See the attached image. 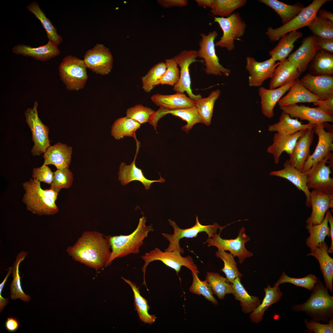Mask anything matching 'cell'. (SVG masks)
<instances>
[{
	"label": "cell",
	"mask_w": 333,
	"mask_h": 333,
	"mask_svg": "<svg viewBox=\"0 0 333 333\" xmlns=\"http://www.w3.org/2000/svg\"><path fill=\"white\" fill-rule=\"evenodd\" d=\"M318 280V278L312 274L299 278L290 277L284 271L279 279L274 284L273 286L278 287L285 283H289L298 287L305 288L309 290H312Z\"/></svg>",
	"instance_id": "49"
},
{
	"label": "cell",
	"mask_w": 333,
	"mask_h": 333,
	"mask_svg": "<svg viewBox=\"0 0 333 333\" xmlns=\"http://www.w3.org/2000/svg\"><path fill=\"white\" fill-rule=\"evenodd\" d=\"M157 2L165 8L183 7L186 6L188 4V1L186 0H158Z\"/></svg>",
	"instance_id": "59"
},
{
	"label": "cell",
	"mask_w": 333,
	"mask_h": 333,
	"mask_svg": "<svg viewBox=\"0 0 333 333\" xmlns=\"http://www.w3.org/2000/svg\"><path fill=\"white\" fill-rule=\"evenodd\" d=\"M284 168L280 170L272 171L269 175L286 179L295 185L299 191H302L306 197V205L311 207L310 193L307 186V176L305 173L297 169L292 166L286 160L283 164Z\"/></svg>",
	"instance_id": "23"
},
{
	"label": "cell",
	"mask_w": 333,
	"mask_h": 333,
	"mask_svg": "<svg viewBox=\"0 0 333 333\" xmlns=\"http://www.w3.org/2000/svg\"><path fill=\"white\" fill-rule=\"evenodd\" d=\"M294 82L273 89H267L263 87L258 89L261 98V110L263 115L269 118L274 115V109L285 93L289 90Z\"/></svg>",
	"instance_id": "30"
},
{
	"label": "cell",
	"mask_w": 333,
	"mask_h": 333,
	"mask_svg": "<svg viewBox=\"0 0 333 333\" xmlns=\"http://www.w3.org/2000/svg\"><path fill=\"white\" fill-rule=\"evenodd\" d=\"M308 27L313 35L316 36L333 39V22L329 20L316 16Z\"/></svg>",
	"instance_id": "51"
},
{
	"label": "cell",
	"mask_w": 333,
	"mask_h": 333,
	"mask_svg": "<svg viewBox=\"0 0 333 333\" xmlns=\"http://www.w3.org/2000/svg\"><path fill=\"white\" fill-rule=\"evenodd\" d=\"M216 256L224 262V266L220 270L226 276V278L232 284L236 278L240 279L243 274L239 271L234 257L230 253L225 251L218 250L215 253Z\"/></svg>",
	"instance_id": "48"
},
{
	"label": "cell",
	"mask_w": 333,
	"mask_h": 333,
	"mask_svg": "<svg viewBox=\"0 0 333 333\" xmlns=\"http://www.w3.org/2000/svg\"><path fill=\"white\" fill-rule=\"evenodd\" d=\"M150 99L156 105L166 109L186 108L195 106V101L187 96L184 93L176 92L171 95L156 94L152 95Z\"/></svg>",
	"instance_id": "32"
},
{
	"label": "cell",
	"mask_w": 333,
	"mask_h": 333,
	"mask_svg": "<svg viewBox=\"0 0 333 333\" xmlns=\"http://www.w3.org/2000/svg\"><path fill=\"white\" fill-rule=\"evenodd\" d=\"M246 0H214L211 12L214 15L227 17L235 10L245 5Z\"/></svg>",
	"instance_id": "47"
},
{
	"label": "cell",
	"mask_w": 333,
	"mask_h": 333,
	"mask_svg": "<svg viewBox=\"0 0 333 333\" xmlns=\"http://www.w3.org/2000/svg\"><path fill=\"white\" fill-rule=\"evenodd\" d=\"M54 172L47 165H43L41 166L34 168L32 170V179L51 185L52 183Z\"/></svg>",
	"instance_id": "56"
},
{
	"label": "cell",
	"mask_w": 333,
	"mask_h": 333,
	"mask_svg": "<svg viewBox=\"0 0 333 333\" xmlns=\"http://www.w3.org/2000/svg\"><path fill=\"white\" fill-rule=\"evenodd\" d=\"M87 67L83 60L68 55L64 58L59 67L61 80L68 90L83 88L88 78Z\"/></svg>",
	"instance_id": "6"
},
{
	"label": "cell",
	"mask_w": 333,
	"mask_h": 333,
	"mask_svg": "<svg viewBox=\"0 0 333 333\" xmlns=\"http://www.w3.org/2000/svg\"><path fill=\"white\" fill-rule=\"evenodd\" d=\"M206 280L218 298L224 299L227 294H233L232 284L227 279L217 273L207 272Z\"/></svg>",
	"instance_id": "44"
},
{
	"label": "cell",
	"mask_w": 333,
	"mask_h": 333,
	"mask_svg": "<svg viewBox=\"0 0 333 333\" xmlns=\"http://www.w3.org/2000/svg\"><path fill=\"white\" fill-rule=\"evenodd\" d=\"M304 323L306 329L309 331L314 333H333V319L330 320L327 324H322L312 319L309 321L306 319H304Z\"/></svg>",
	"instance_id": "55"
},
{
	"label": "cell",
	"mask_w": 333,
	"mask_h": 333,
	"mask_svg": "<svg viewBox=\"0 0 333 333\" xmlns=\"http://www.w3.org/2000/svg\"><path fill=\"white\" fill-rule=\"evenodd\" d=\"M302 42L300 47L287 59L297 67L301 74L306 71L309 63L319 50L316 37L314 35L304 38Z\"/></svg>",
	"instance_id": "19"
},
{
	"label": "cell",
	"mask_w": 333,
	"mask_h": 333,
	"mask_svg": "<svg viewBox=\"0 0 333 333\" xmlns=\"http://www.w3.org/2000/svg\"><path fill=\"white\" fill-rule=\"evenodd\" d=\"M12 266L8 268V270L5 278L0 284V312H2L4 308L6 306L9 302L8 298H5L2 295L3 289L5 286V283L7 281V279L12 273Z\"/></svg>",
	"instance_id": "60"
},
{
	"label": "cell",
	"mask_w": 333,
	"mask_h": 333,
	"mask_svg": "<svg viewBox=\"0 0 333 333\" xmlns=\"http://www.w3.org/2000/svg\"><path fill=\"white\" fill-rule=\"evenodd\" d=\"M22 186L25 191L22 201L27 211L40 216L53 215L58 212L55 202L59 192L49 188L43 189L40 182L32 178L23 183Z\"/></svg>",
	"instance_id": "2"
},
{
	"label": "cell",
	"mask_w": 333,
	"mask_h": 333,
	"mask_svg": "<svg viewBox=\"0 0 333 333\" xmlns=\"http://www.w3.org/2000/svg\"><path fill=\"white\" fill-rule=\"evenodd\" d=\"M198 6L208 7L211 9L213 5L214 0H195Z\"/></svg>",
	"instance_id": "64"
},
{
	"label": "cell",
	"mask_w": 333,
	"mask_h": 333,
	"mask_svg": "<svg viewBox=\"0 0 333 333\" xmlns=\"http://www.w3.org/2000/svg\"><path fill=\"white\" fill-rule=\"evenodd\" d=\"M246 69L249 75L248 83L251 87L261 86L264 81L271 78L279 62L277 63L272 58L263 62H258L253 57L248 56L246 58Z\"/></svg>",
	"instance_id": "17"
},
{
	"label": "cell",
	"mask_w": 333,
	"mask_h": 333,
	"mask_svg": "<svg viewBox=\"0 0 333 333\" xmlns=\"http://www.w3.org/2000/svg\"><path fill=\"white\" fill-rule=\"evenodd\" d=\"M122 279L131 287L134 293V300L135 310L137 311L140 319L144 323L151 324L157 317L154 315L148 313L149 306L147 300L140 294L139 288L136 284L128 279L121 277Z\"/></svg>",
	"instance_id": "41"
},
{
	"label": "cell",
	"mask_w": 333,
	"mask_h": 333,
	"mask_svg": "<svg viewBox=\"0 0 333 333\" xmlns=\"http://www.w3.org/2000/svg\"><path fill=\"white\" fill-rule=\"evenodd\" d=\"M28 253L27 252L24 251L19 253L16 257L12 266V273L13 280L10 285V297L12 300L19 298L24 302H29L31 300L30 296L25 294L22 289L19 271V265L24 260Z\"/></svg>",
	"instance_id": "38"
},
{
	"label": "cell",
	"mask_w": 333,
	"mask_h": 333,
	"mask_svg": "<svg viewBox=\"0 0 333 333\" xmlns=\"http://www.w3.org/2000/svg\"><path fill=\"white\" fill-rule=\"evenodd\" d=\"M313 104L323 112L333 116V97L325 100H318Z\"/></svg>",
	"instance_id": "57"
},
{
	"label": "cell",
	"mask_w": 333,
	"mask_h": 333,
	"mask_svg": "<svg viewBox=\"0 0 333 333\" xmlns=\"http://www.w3.org/2000/svg\"><path fill=\"white\" fill-rule=\"evenodd\" d=\"M38 104L36 101L31 108L26 110L25 120L32 134V139L34 145L31 151L34 156L44 153L50 146L51 141L48 137L49 128L39 118L38 113Z\"/></svg>",
	"instance_id": "11"
},
{
	"label": "cell",
	"mask_w": 333,
	"mask_h": 333,
	"mask_svg": "<svg viewBox=\"0 0 333 333\" xmlns=\"http://www.w3.org/2000/svg\"><path fill=\"white\" fill-rule=\"evenodd\" d=\"M26 8L40 21L46 31L48 39L58 46L63 41L62 37L58 34L56 28L46 17L38 3L35 1H33L28 5Z\"/></svg>",
	"instance_id": "42"
},
{
	"label": "cell",
	"mask_w": 333,
	"mask_h": 333,
	"mask_svg": "<svg viewBox=\"0 0 333 333\" xmlns=\"http://www.w3.org/2000/svg\"><path fill=\"white\" fill-rule=\"evenodd\" d=\"M319 50H321L332 54L333 53V39H328L316 36Z\"/></svg>",
	"instance_id": "58"
},
{
	"label": "cell",
	"mask_w": 333,
	"mask_h": 333,
	"mask_svg": "<svg viewBox=\"0 0 333 333\" xmlns=\"http://www.w3.org/2000/svg\"><path fill=\"white\" fill-rule=\"evenodd\" d=\"M141 125L126 116L119 118L115 121L111 127V135L117 140L124 137H132L136 142L138 140L136 136V132L140 128Z\"/></svg>",
	"instance_id": "40"
},
{
	"label": "cell",
	"mask_w": 333,
	"mask_h": 333,
	"mask_svg": "<svg viewBox=\"0 0 333 333\" xmlns=\"http://www.w3.org/2000/svg\"><path fill=\"white\" fill-rule=\"evenodd\" d=\"M192 282L189 288L190 291L194 294L202 295L215 305H217L218 302L213 296V293L207 280L205 279L204 281H201L199 278L198 274L193 272H192Z\"/></svg>",
	"instance_id": "50"
},
{
	"label": "cell",
	"mask_w": 333,
	"mask_h": 333,
	"mask_svg": "<svg viewBox=\"0 0 333 333\" xmlns=\"http://www.w3.org/2000/svg\"><path fill=\"white\" fill-rule=\"evenodd\" d=\"M110 249L105 236L97 231H86L66 251L73 260L98 270L105 267L110 257Z\"/></svg>",
	"instance_id": "1"
},
{
	"label": "cell",
	"mask_w": 333,
	"mask_h": 333,
	"mask_svg": "<svg viewBox=\"0 0 333 333\" xmlns=\"http://www.w3.org/2000/svg\"><path fill=\"white\" fill-rule=\"evenodd\" d=\"M232 284L235 299L240 302L242 311L245 314L251 313L260 303V299L258 297L251 296L248 294L240 278H236Z\"/></svg>",
	"instance_id": "37"
},
{
	"label": "cell",
	"mask_w": 333,
	"mask_h": 333,
	"mask_svg": "<svg viewBox=\"0 0 333 333\" xmlns=\"http://www.w3.org/2000/svg\"><path fill=\"white\" fill-rule=\"evenodd\" d=\"M245 229L243 226L240 230L238 236L234 239H223L220 233L215 234L212 237L208 238L204 244L208 243V246H214L218 250L229 251L234 257H237L240 264L243 263L247 257L252 256L253 253L246 248L245 244L250 240V238L246 234Z\"/></svg>",
	"instance_id": "12"
},
{
	"label": "cell",
	"mask_w": 333,
	"mask_h": 333,
	"mask_svg": "<svg viewBox=\"0 0 333 333\" xmlns=\"http://www.w3.org/2000/svg\"><path fill=\"white\" fill-rule=\"evenodd\" d=\"M304 86L320 100L333 97V76L307 74L300 80Z\"/></svg>",
	"instance_id": "21"
},
{
	"label": "cell",
	"mask_w": 333,
	"mask_h": 333,
	"mask_svg": "<svg viewBox=\"0 0 333 333\" xmlns=\"http://www.w3.org/2000/svg\"><path fill=\"white\" fill-rule=\"evenodd\" d=\"M314 125L309 122L303 124L298 119L292 118L288 114L282 111L278 122L269 125L268 130L285 135H291L301 130L313 128Z\"/></svg>",
	"instance_id": "33"
},
{
	"label": "cell",
	"mask_w": 333,
	"mask_h": 333,
	"mask_svg": "<svg viewBox=\"0 0 333 333\" xmlns=\"http://www.w3.org/2000/svg\"><path fill=\"white\" fill-rule=\"evenodd\" d=\"M169 114L179 117L186 122V124L183 126L181 129L187 133H188L196 124L199 123L203 124L195 106L176 109H169L160 107L157 110L154 111L149 122L156 132L157 124L159 120Z\"/></svg>",
	"instance_id": "18"
},
{
	"label": "cell",
	"mask_w": 333,
	"mask_h": 333,
	"mask_svg": "<svg viewBox=\"0 0 333 333\" xmlns=\"http://www.w3.org/2000/svg\"><path fill=\"white\" fill-rule=\"evenodd\" d=\"M331 212H326L323 221L320 224L312 225L307 224L306 228L310 235L306 240V245L311 251L315 248L320 243L324 241L325 237H330V231L328 226V217Z\"/></svg>",
	"instance_id": "39"
},
{
	"label": "cell",
	"mask_w": 333,
	"mask_h": 333,
	"mask_svg": "<svg viewBox=\"0 0 333 333\" xmlns=\"http://www.w3.org/2000/svg\"><path fill=\"white\" fill-rule=\"evenodd\" d=\"M333 156V153H330L305 173L307 176V186L309 189L318 190L327 194H333V179L330 176L331 169L326 165Z\"/></svg>",
	"instance_id": "13"
},
{
	"label": "cell",
	"mask_w": 333,
	"mask_h": 333,
	"mask_svg": "<svg viewBox=\"0 0 333 333\" xmlns=\"http://www.w3.org/2000/svg\"><path fill=\"white\" fill-rule=\"evenodd\" d=\"M328 222L330 225V237L331 239V245L328 249L327 252L328 253H333V217L331 212H330L328 217Z\"/></svg>",
	"instance_id": "62"
},
{
	"label": "cell",
	"mask_w": 333,
	"mask_h": 333,
	"mask_svg": "<svg viewBox=\"0 0 333 333\" xmlns=\"http://www.w3.org/2000/svg\"><path fill=\"white\" fill-rule=\"evenodd\" d=\"M312 61V69L316 75L333 76V55L332 54L318 50Z\"/></svg>",
	"instance_id": "45"
},
{
	"label": "cell",
	"mask_w": 333,
	"mask_h": 333,
	"mask_svg": "<svg viewBox=\"0 0 333 333\" xmlns=\"http://www.w3.org/2000/svg\"><path fill=\"white\" fill-rule=\"evenodd\" d=\"M19 323L16 318L10 317L8 318L5 323V326L6 330L10 332L16 331L19 328Z\"/></svg>",
	"instance_id": "61"
},
{
	"label": "cell",
	"mask_w": 333,
	"mask_h": 333,
	"mask_svg": "<svg viewBox=\"0 0 333 333\" xmlns=\"http://www.w3.org/2000/svg\"><path fill=\"white\" fill-rule=\"evenodd\" d=\"M168 221L169 224L174 229V233L173 234L162 233L163 236L169 242L167 248L165 249L164 251H178L181 253H183L184 251L179 245V241L181 239L195 237L197 236L199 233L202 232H205L208 235V238H210L216 233L218 229L222 230L227 226L222 227L216 222L214 223L213 225H202L199 222L197 216H196L195 224L192 227L187 229L179 228L174 221L168 219Z\"/></svg>",
	"instance_id": "8"
},
{
	"label": "cell",
	"mask_w": 333,
	"mask_h": 333,
	"mask_svg": "<svg viewBox=\"0 0 333 333\" xmlns=\"http://www.w3.org/2000/svg\"><path fill=\"white\" fill-rule=\"evenodd\" d=\"M265 296L261 303L250 313L249 318L251 321L258 323L262 319L265 312L272 305L278 302L281 298L282 293L279 286L272 287L268 284L264 288Z\"/></svg>",
	"instance_id": "34"
},
{
	"label": "cell",
	"mask_w": 333,
	"mask_h": 333,
	"mask_svg": "<svg viewBox=\"0 0 333 333\" xmlns=\"http://www.w3.org/2000/svg\"><path fill=\"white\" fill-rule=\"evenodd\" d=\"M197 57V51L185 50L174 57L180 69L179 80L174 86L173 89L176 92L183 93L186 92L189 97L195 101L197 100L202 97L200 94H194L192 91L189 67L193 63L202 62L196 60Z\"/></svg>",
	"instance_id": "14"
},
{
	"label": "cell",
	"mask_w": 333,
	"mask_h": 333,
	"mask_svg": "<svg viewBox=\"0 0 333 333\" xmlns=\"http://www.w3.org/2000/svg\"><path fill=\"white\" fill-rule=\"evenodd\" d=\"M166 70L161 79L159 84L174 86L178 82L180 76V71L178 65L174 58L165 60Z\"/></svg>",
	"instance_id": "53"
},
{
	"label": "cell",
	"mask_w": 333,
	"mask_h": 333,
	"mask_svg": "<svg viewBox=\"0 0 333 333\" xmlns=\"http://www.w3.org/2000/svg\"><path fill=\"white\" fill-rule=\"evenodd\" d=\"M280 109L292 118L306 120L313 124L333 122V116L325 113L317 107L313 108L294 104L280 107Z\"/></svg>",
	"instance_id": "20"
},
{
	"label": "cell",
	"mask_w": 333,
	"mask_h": 333,
	"mask_svg": "<svg viewBox=\"0 0 333 333\" xmlns=\"http://www.w3.org/2000/svg\"><path fill=\"white\" fill-rule=\"evenodd\" d=\"M146 217L143 216L140 218L136 228L130 234L105 236L111 249L110 257L105 267L116 258L139 253V248L143 245L144 240L148 236L150 232L154 230L152 224L146 225Z\"/></svg>",
	"instance_id": "4"
},
{
	"label": "cell",
	"mask_w": 333,
	"mask_h": 333,
	"mask_svg": "<svg viewBox=\"0 0 333 333\" xmlns=\"http://www.w3.org/2000/svg\"><path fill=\"white\" fill-rule=\"evenodd\" d=\"M73 181V175L68 168L57 169L54 172L52 182L49 188L59 192L62 188L70 187Z\"/></svg>",
	"instance_id": "52"
},
{
	"label": "cell",
	"mask_w": 333,
	"mask_h": 333,
	"mask_svg": "<svg viewBox=\"0 0 333 333\" xmlns=\"http://www.w3.org/2000/svg\"><path fill=\"white\" fill-rule=\"evenodd\" d=\"M181 253L178 251L163 252L158 248L150 252L146 253L141 256L144 261L142 270L143 273L144 282L145 283V276L146 269L150 263L155 261H159L167 266L175 270L178 275L182 266H184L190 269L191 272L197 274L199 273L196 265L194 263L192 258L189 256L183 257Z\"/></svg>",
	"instance_id": "7"
},
{
	"label": "cell",
	"mask_w": 333,
	"mask_h": 333,
	"mask_svg": "<svg viewBox=\"0 0 333 333\" xmlns=\"http://www.w3.org/2000/svg\"><path fill=\"white\" fill-rule=\"evenodd\" d=\"M279 62L271 78L269 89L276 88L294 82L301 74L297 67L287 58Z\"/></svg>",
	"instance_id": "29"
},
{
	"label": "cell",
	"mask_w": 333,
	"mask_h": 333,
	"mask_svg": "<svg viewBox=\"0 0 333 333\" xmlns=\"http://www.w3.org/2000/svg\"><path fill=\"white\" fill-rule=\"evenodd\" d=\"M326 122L315 124L313 128L318 138L315 149L305 162L302 172L305 173L313 166L332 152L333 150V129L326 130Z\"/></svg>",
	"instance_id": "15"
},
{
	"label": "cell",
	"mask_w": 333,
	"mask_h": 333,
	"mask_svg": "<svg viewBox=\"0 0 333 333\" xmlns=\"http://www.w3.org/2000/svg\"><path fill=\"white\" fill-rule=\"evenodd\" d=\"M302 33L295 31L284 35L277 46L269 52V55L276 62L282 61L288 56L294 48V43L302 36Z\"/></svg>",
	"instance_id": "35"
},
{
	"label": "cell",
	"mask_w": 333,
	"mask_h": 333,
	"mask_svg": "<svg viewBox=\"0 0 333 333\" xmlns=\"http://www.w3.org/2000/svg\"><path fill=\"white\" fill-rule=\"evenodd\" d=\"M214 21L219 24L223 33L220 40L215 43V46L232 51L235 48L234 41L244 35L245 22L239 13H233L227 17H215Z\"/></svg>",
	"instance_id": "10"
},
{
	"label": "cell",
	"mask_w": 333,
	"mask_h": 333,
	"mask_svg": "<svg viewBox=\"0 0 333 333\" xmlns=\"http://www.w3.org/2000/svg\"><path fill=\"white\" fill-rule=\"evenodd\" d=\"M220 94V91L218 89L212 91L208 97H201L195 101V106L203 124L207 126L210 125L211 123L214 104Z\"/></svg>",
	"instance_id": "43"
},
{
	"label": "cell",
	"mask_w": 333,
	"mask_h": 333,
	"mask_svg": "<svg viewBox=\"0 0 333 333\" xmlns=\"http://www.w3.org/2000/svg\"><path fill=\"white\" fill-rule=\"evenodd\" d=\"M166 68L165 62L158 63L148 71L141 78L142 88L146 93L150 92L156 86L159 84L160 80Z\"/></svg>",
	"instance_id": "46"
},
{
	"label": "cell",
	"mask_w": 333,
	"mask_h": 333,
	"mask_svg": "<svg viewBox=\"0 0 333 333\" xmlns=\"http://www.w3.org/2000/svg\"><path fill=\"white\" fill-rule=\"evenodd\" d=\"M331 0H314L291 21L276 28L269 27L265 34L272 42L279 40L284 35L302 27L308 26L317 15L319 9Z\"/></svg>",
	"instance_id": "5"
},
{
	"label": "cell",
	"mask_w": 333,
	"mask_h": 333,
	"mask_svg": "<svg viewBox=\"0 0 333 333\" xmlns=\"http://www.w3.org/2000/svg\"><path fill=\"white\" fill-rule=\"evenodd\" d=\"M83 60L87 68L97 74H108L113 66V58L108 48L97 43L85 53Z\"/></svg>",
	"instance_id": "16"
},
{
	"label": "cell",
	"mask_w": 333,
	"mask_h": 333,
	"mask_svg": "<svg viewBox=\"0 0 333 333\" xmlns=\"http://www.w3.org/2000/svg\"><path fill=\"white\" fill-rule=\"evenodd\" d=\"M308 300L300 304L292 306V310L305 313L316 322L328 323L333 319V296L319 278Z\"/></svg>",
	"instance_id": "3"
},
{
	"label": "cell",
	"mask_w": 333,
	"mask_h": 333,
	"mask_svg": "<svg viewBox=\"0 0 333 333\" xmlns=\"http://www.w3.org/2000/svg\"><path fill=\"white\" fill-rule=\"evenodd\" d=\"M154 111L151 108L138 104L128 109L126 116L137 121L140 124L149 122Z\"/></svg>",
	"instance_id": "54"
},
{
	"label": "cell",
	"mask_w": 333,
	"mask_h": 333,
	"mask_svg": "<svg viewBox=\"0 0 333 333\" xmlns=\"http://www.w3.org/2000/svg\"><path fill=\"white\" fill-rule=\"evenodd\" d=\"M259 2L273 9L282 19V25L293 19L305 8L299 2L290 5L277 0H260Z\"/></svg>",
	"instance_id": "36"
},
{
	"label": "cell",
	"mask_w": 333,
	"mask_h": 333,
	"mask_svg": "<svg viewBox=\"0 0 333 333\" xmlns=\"http://www.w3.org/2000/svg\"><path fill=\"white\" fill-rule=\"evenodd\" d=\"M58 45L50 40L43 46L32 47L23 44H18L12 49L13 53L30 57L37 60L45 61L58 56L60 53Z\"/></svg>",
	"instance_id": "27"
},
{
	"label": "cell",
	"mask_w": 333,
	"mask_h": 333,
	"mask_svg": "<svg viewBox=\"0 0 333 333\" xmlns=\"http://www.w3.org/2000/svg\"><path fill=\"white\" fill-rule=\"evenodd\" d=\"M72 148L65 144L58 142L50 146L43 156V165L55 166L57 169L68 168L70 164Z\"/></svg>",
	"instance_id": "25"
},
{
	"label": "cell",
	"mask_w": 333,
	"mask_h": 333,
	"mask_svg": "<svg viewBox=\"0 0 333 333\" xmlns=\"http://www.w3.org/2000/svg\"><path fill=\"white\" fill-rule=\"evenodd\" d=\"M139 143H137L136 154L134 160L129 165H127L124 162L121 163L118 172V179L121 184L123 186L126 185L132 181H139L144 185L145 189L147 190L150 188L152 183L155 182L162 183L165 182V180L160 175V178L158 180L148 179L144 176L142 170L136 166L135 161L140 146Z\"/></svg>",
	"instance_id": "22"
},
{
	"label": "cell",
	"mask_w": 333,
	"mask_h": 333,
	"mask_svg": "<svg viewBox=\"0 0 333 333\" xmlns=\"http://www.w3.org/2000/svg\"><path fill=\"white\" fill-rule=\"evenodd\" d=\"M318 17L327 19L333 22V14L330 11L322 9L318 11Z\"/></svg>",
	"instance_id": "63"
},
{
	"label": "cell",
	"mask_w": 333,
	"mask_h": 333,
	"mask_svg": "<svg viewBox=\"0 0 333 333\" xmlns=\"http://www.w3.org/2000/svg\"><path fill=\"white\" fill-rule=\"evenodd\" d=\"M218 35L216 31L207 35L203 33L200 34L201 38L199 42V48L197 51L198 57L204 59L207 74L228 76L231 73L230 70L220 64L216 53L214 41Z\"/></svg>",
	"instance_id": "9"
},
{
	"label": "cell",
	"mask_w": 333,
	"mask_h": 333,
	"mask_svg": "<svg viewBox=\"0 0 333 333\" xmlns=\"http://www.w3.org/2000/svg\"><path fill=\"white\" fill-rule=\"evenodd\" d=\"M306 130L291 135L276 133L274 135L273 143L267 148V151L273 156L274 163H279L280 156L284 152L289 155L293 152L296 142Z\"/></svg>",
	"instance_id": "26"
},
{
	"label": "cell",
	"mask_w": 333,
	"mask_h": 333,
	"mask_svg": "<svg viewBox=\"0 0 333 333\" xmlns=\"http://www.w3.org/2000/svg\"><path fill=\"white\" fill-rule=\"evenodd\" d=\"M310 198L312 211L306 222L318 224L323 221L328 209L333 208V194H327L313 190L311 192Z\"/></svg>",
	"instance_id": "24"
},
{
	"label": "cell",
	"mask_w": 333,
	"mask_h": 333,
	"mask_svg": "<svg viewBox=\"0 0 333 333\" xmlns=\"http://www.w3.org/2000/svg\"><path fill=\"white\" fill-rule=\"evenodd\" d=\"M328 246L324 241L320 243L311 251L307 256L314 257L318 260L320 270L323 275L325 287L331 292L333 291V259L327 252Z\"/></svg>",
	"instance_id": "28"
},
{
	"label": "cell",
	"mask_w": 333,
	"mask_h": 333,
	"mask_svg": "<svg viewBox=\"0 0 333 333\" xmlns=\"http://www.w3.org/2000/svg\"><path fill=\"white\" fill-rule=\"evenodd\" d=\"M288 93L278 103L280 107L296 104L299 103H314L319 99L309 91L303 85L300 80H295Z\"/></svg>",
	"instance_id": "31"
}]
</instances>
